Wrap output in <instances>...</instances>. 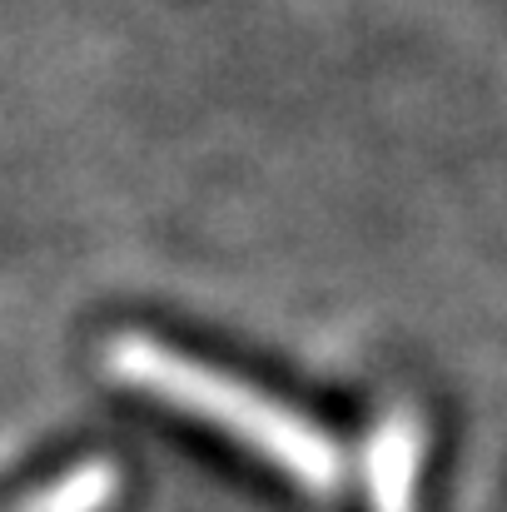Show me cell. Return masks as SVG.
I'll list each match as a JSON object with an SVG mask.
<instances>
[{
	"instance_id": "3957f363",
	"label": "cell",
	"mask_w": 507,
	"mask_h": 512,
	"mask_svg": "<svg viewBox=\"0 0 507 512\" xmlns=\"http://www.w3.org/2000/svg\"><path fill=\"white\" fill-rule=\"evenodd\" d=\"M125 498V463L110 453L75 458L70 468L5 498L0 512H115Z\"/></svg>"
},
{
	"instance_id": "6da1fadb",
	"label": "cell",
	"mask_w": 507,
	"mask_h": 512,
	"mask_svg": "<svg viewBox=\"0 0 507 512\" xmlns=\"http://www.w3.org/2000/svg\"><path fill=\"white\" fill-rule=\"evenodd\" d=\"M100 363L115 383L165 403V408L204 423V428H219L229 443H239L259 463H269L294 488H304L314 498L338 493V483H343L338 443L314 418H304L299 408L269 398L264 388H249L244 378H234L224 368H209L194 353L169 348V343L135 334V329L110 334L105 348H100Z\"/></svg>"
},
{
	"instance_id": "7a4b0ae2",
	"label": "cell",
	"mask_w": 507,
	"mask_h": 512,
	"mask_svg": "<svg viewBox=\"0 0 507 512\" xmlns=\"http://www.w3.org/2000/svg\"><path fill=\"white\" fill-rule=\"evenodd\" d=\"M423 448L428 433L418 413L393 408L368 448V512H418V483H423Z\"/></svg>"
}]
</instances>
